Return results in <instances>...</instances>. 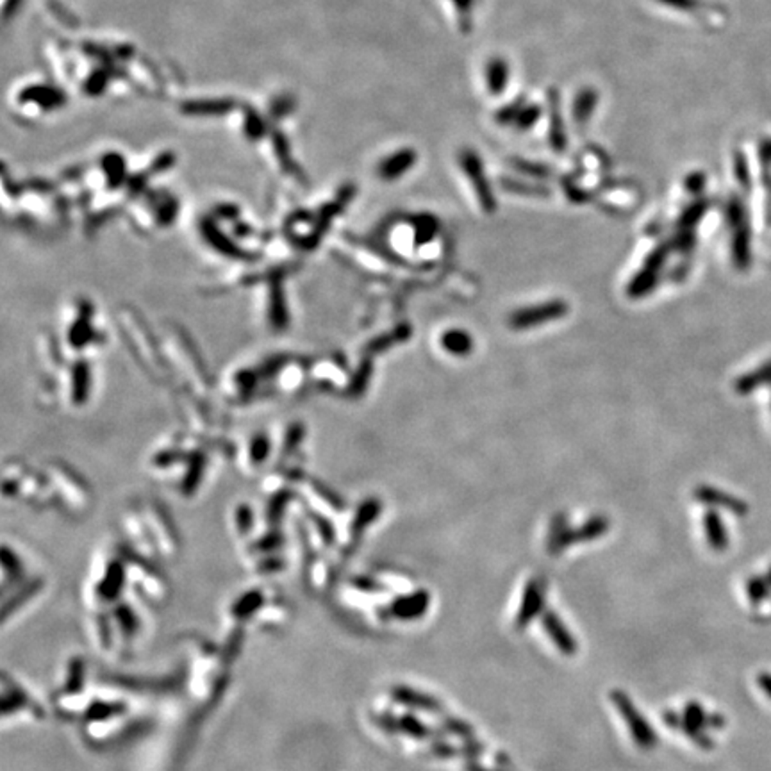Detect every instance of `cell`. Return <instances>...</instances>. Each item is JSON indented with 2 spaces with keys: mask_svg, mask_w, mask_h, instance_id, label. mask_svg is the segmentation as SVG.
<instances>
[{
  "mask_svg": "<svg viewBox=\"0 0 771 771\" xmlns=\"http://www.w3.org/2000/svg\"><path fill=\"white\" fill-rule=\"evenodd\" d=\"M268 450H270V445L268 441H266L263 436H259V438L253 439L252 443V452H250V456H252L253 463H263V461L266 459V456H268Z\"/></svg>",
  "mask_w": 771,
  "mask_h": 771,
  "instance_id": "4316f807",
  "label": "cell"
},
{
  "mask_svg": "<svg viewBox=\"0 0 771 771\" xmlns=\"http://www.w3.org/2000/svg\"><path fill=\"white\" fill-rule=\"evenodd\" d=\"M609 698H611L612 706L618 709V713L621 714L623 721H625L626 728H629L637 748H656L657 743H659V735L656 734L650 721L641 714V710L637 709L632 698H630L625 691H621V689H612V691L609 693Z\"/></svg>",
  "mask_w": 771,
  "mask_h": 771,
  "instance_id": "6da1fadb",
  "label": "cell"
},
{
  "mask_svg": "<svg viewBox=\"0 0 771 771\" xmlns=\"http://www.w3.org/2000/svg\"><path fill=\"white\" fill-rule=\"evenodd\" d=\"M373 721H375L377 727L382 732H386V734H399V716H395L392 710H380V713H377L375 716H373Z\"/></svg>",
  "mask_w": 771,
  "mask_h": 771,
  "instance_id": "603a6c76",
  "label": "cell"
},
{
  "mask_svg": "<svg viewBox=\"0 0 771 771\" xmlns=\"http://www.w3.org/2000/svg\"><path fill=\"white\" fill-rule=\"evenodd\" d=\"M379 513H380V503L375 502V500H368V502L362 503L361 509H359L357 518H355L354 530H362L366 525L375 522Z\"/></svg>",
  "mask_w": 771,
  "mask_h": 771,
  "instance_id": "ffe728a7",
  "label": "cell"
},
{
  "mask_svg": "<svg viewBox=\"0 0 771 771\" xmlns=\"http://www.w3.org/2000/svg\"><path fill=\"white\" fill-rule=\"evenodd\" d=\"M456 2V6L459 8V11L466 13L468 9L471 8V4H473V0H453Z\"/></svg>",
  "mask_w": 771,
  "mask_h": 771,
  "instance_id": "4dcf8cb0",
  "label": "cell"
},
{
  "mask_svg": "<svg viewBox=\"0 0 771 771\" xmlns=\"http://www.w3.org/2000/svg\"><path fill=\"white\" fill-rule=\"evenodd\" d=\"M280 379H283V388L284 389L298 388V384L302 382V368H298V366H293V368L284 369L283 375H280Z\"/></svg>",
  "mask_w": 771,
  "mask_h": 771,
  "instance_id": "484cf974",
  "label": "cell"
},
{
  "mask_svg": "<svg viewBox=\"0 0 771 771\" xmlns=\"http://www.w3.org/2000/svg\"><path fill=\"white\" fill-rule=\"evenodd\" d=\"M429 753L438 757V759H456V757H461V748L445 741V739H439V741H432Z\"/></svg>",
  "mask_w": 771,
  "mask_h": 771,
  "instance_id": "cb8c5ba5",
  "label": "cell"
},
{
  "mask_svg": "<svg viewBox=\"0 0 771 771\" xmlns=\"http://www.w3.org/2000/svg\"><path fill=\"white\" fill-rule=\"evenodd\" d=\"M706 534L710 548H714V550H723V548L727 547V536H725L723 525H721L716 514L709 513L706 516Z\"/></svg>",
  "mask_w": 771,
  "mask_h": 771,
  "instance_id": "9a60e30c",
  "label": "cell"
},
{
  "mask_svg": "<svg viewBox=\"0 0 771 771\" xmlns=\"http://www.w3.org/2000/svg\"><path fill=\"white\" fill-rule=\"evenodd\" d=\"M664 261H666V248H657L656 252H652V256L646 259L645 268L641 270V272L634 277L632 283H630V297H641V295H646L652 290Z\"/></svg>",
  "mask_w": 771,
  "mask_h": 771,
  "instance_id": "52a82bcc",
  "label": "cell"
},
{
  "mask_svg": "<svg viewBox=\"0 0 771 771\" xmlns=\"http://www.w3.org/2000/svg\"><path fill=\"white\" fill-rule=\"evenodd\" d=\"M545 598H547V587H545V580L536 577V579H530L527 582L525 589L522 594V604H520L518 614L514 619V625L516 629L523 630L537 618V616L543 614L545 607Z\"/></svg>",
  "mask_w": 771,
  "mask_h": 771,
  "instance_id": "3957f363",
  "label": "cell"
},
{
  "mask_svg": "<svg viewBox=\"0 0 771 771\" xmlns=\"http://www.w3.org/2000/svg\"><path fill=\"white\" fill-rule=\"evenodd\" d=\"M431 607V593L425 589L413 591L409 594L397 597L392 602L389 609H379V612H388V618H399L404 621L424 618L425 612Z\"/></svg>",
  "mask_w": 771,
  "mask_h": 771,
  "instance_id": "277c9868",
  "label": "cell"
},
{
  "mask_svg": "<svg viewBox=\"0 0 771 771\" xmlns=\"http://www.w3.org/2000/svg\"><path fill=\"white\" fill-rule=\"evenodd\" d=\"M409 735V738L418 739V741H424V739H432V741H439V739H445L446 732L443 728H432L429 725H425L416 714H402L399 718V734Z\"/></svg>",
  "mask_w": 771,
  "mask_h": 771,
  "instance_id": "8fae6325",
  "label": "cell"
},
{
  "mask_svg": "<svg viewBox=\"0 0 771 771\" xmlns=\"http://www.w3.org/2000/svg\"><path fill=\"white\" fill-rule=\"evenodd\" d=\"M757 684H759L760 691L771 700V673H760L757 677Z\"/></svg>",
  "mask_w": 771,
  "mask_h": 771,
  "instance_id": "f1b7e54d",
  "label": "cell"
},
{
  "mask_svg": "<svg viewBox=\"0 0 771 771\" xmlns=\"http://www.w3.org/2000/svg\"><path fill=\"white\" fill-rule=\"evenodd\" d=\"M463 167H464V170H466L468 177L473 181L475 192H477V196H478V200H481L482 207H484L486 211H493V207H495V199H493L491 192H489L488 181H484L482 167H481V163H478L477 156H475L473 152L464 154Z\"/></svg>",
  "mask_w": 771,
  "mask_h": 771,
  "instance_id": "30bf717a",
  "label": "cell"
},
{
  "mask_svg": "<svg viewBox=\"0 0 771 771\" xmlns=\"http://www.w3.org/2000/svg\"><path fill=\"white\" fill-rule=\"evenodd\" d=\"M663 721L671 728V730H678L686 735L688 739H691L698 748L702 750H713L714 741L709 734L706 732V728H698L695 725H689L688 721L682 718V714L675 713V710H664L663 713Z\"/></svg>",
  "mask_w": 771,
  "mask_h": 771,
  "instance_id": "9c48e42d",
  "label": "cell"
},
{
  "mask_svg": "<svg viewBox=\"0 0 771 771\" xmlns=\"http://www.w3.org/2000/svg\"><path fill=\"white\" fill-rule=\"evenodd\" d=\"M464 771H505V770H502V767H500V770H489V767H486L484 764H481L477 759H475V760H468V762L464 764Z\"/></svg>",
  "mask_w": 771,
  "mask_h": 771,
  "instance_id": "f546056e",
  "label": "cell"
},
{
  "mask_svg": "<svg viewBox=\"0 0 771 771\" xmlns=\"http://www.w3.org/2000/svg\"><path fill=\"white\" fill-rule=\"evenodd\" d=\"M52 477H54L56 484H59L56 488H58V491L61 493L66 502L72 503L73 507H84V503L88 502V491L73 475L68 473V470L56 464L52 468Z\"/></svg>",
  "mask_w": 771,
  "mask_h": 771,
  "instance_id": "ba28073f",
  "label": "cell"
},
{
  "mask_svg": "<svg viewBox=\"0 0 771 771\" xmlns=\"http://www.w3.org/2000/svg\"><path fill=\"white\" fill-rule=\"evenodd\" d=\"M568 304L562 300H552L547 304L530 305L523 308L520 311L513 313L509 318V325L516 330H525L530 327L541 325V323L554 322V320L562 318L568 315Z\"/></svg>",
  "mask_w": 771,
  "mask_h": 771,
  "instance_id": "7a4b0ae2",
  "label": "cell"
},
{
  "mask_svg": "<svg viewBox=\"0 0 771 771\" xmlns=\"http://www.w3.org/2000/svg\"><path fill=\"white\" fill-rule=\"evenodd\" d=\"M764 594H766V587H764V584L760 582V580H752V582L748 584V597L753 604H759L764 598Z\"/></svg>",
  "mask_w": 771,
  "mask_h": 771,
  "instance_id": "83f0119b",
  "label": "cell"
},
{
  "mask_svg": "<svg viewBox=\"0 0 771 771\" xmlns=\"http://www.w3.org/2000/svg\"><path fill=\"white\" fill-rule=\"evenodd\" d=\"M416 161V154H413L411 150H402V152H397L395 156H392L389 159L382 161V164L379 167L380 175L384 179H397L404 174L406 170H409L411 167Z\"/></svg>",
  "mask_w": 771,
  "mask_h": 771,
  "instance_id": "5bb4252c",
  "label": "cell"
},
{
  "mask_svg": "<svg viewBox=\"0 0 771 771\" xmlns=\"http://www.w3.org/2000/svg\"><path fill=\"white\" fill-rule=\"evenodd\" d=\"M541 625H543V630L547 632V636L550 637L552 643H554L559 652L568 657L575 656L577 650H579L577 637L570 632V629L566 626V623L562 621L557 612L552 611V609H545L543 614H541Z\"/></svg>",
  "mask_w": 771,
  "mask_h": 771,
  "instance_id": "5b68a950",
  "label": "cell"
},
{
  "mask_svg": "<svg viewBox=\"0 0 771 771\" xmlns=\"http://www.w3.org/2000/svg\"><path fill=\"white\" fill-rule=\"evenodd\" d=\"M607 530L609 520L605 518V516H593V518H589L580 527H575V529L570 527V540H572V545L584 543V541H593L605 536Z\"/></svg>",
  "mask_w": 771,
  "mask_h": 771,
  "instance_id": "7c38bea8",
  "label": "cell"
},
{
  "mask_svg": "<svg viewBox=\"0 0 771 771\" xmlns=\"http://www.w3.org/2000/svg\"><path fill=\"white\" fill-rule=\"evenodd\" d=\"M507 77H509V70H507L505 61H502V59H495V61L489 63L488 86H489V90H491V93H502L503 88H505Z\"/></svg>",
  "mask_w": 771,
  "mask_h": 771,
  "instance_id": "2e32d148",
  "label": "cell"
},
{
  "mask_svg": "<svg viewBox=\"0 0 771 771\" xmlns=\"http://www.w3.org/2000/svg\"><path fill=\"white\" fill-rule=\"evenodd\" d=\"M389 696L395 703H400V706H406L414 710H425V713L431 714H439L443 710L441 700L429 695V693L407 688V686H393L389 689Z\"/></svg>",
  "mask_w": 771,
  "mask_h": 771,
  "instance_id": "8992f818",
  "label": "cell"
},
{
  "mask_svg": "<svg viewBox=\"0 0 771 771\" xmlns=\"http://www.w3.org/2000/svg\"><path fill=\"white\" fill-rule=\"evenodd\" d=\"M441 728L446 732V734L457 735V738H461L463 741L464 739L475 738V728L471 727L468 721L461 720V718H456V716H449V714H443Z\"/></svg>",
  "mask_w": 771,
  "mask_h": 771,
  "instance_id": "e0dca14e",
  "label": "cell"
},
{
  "mask_svg": "<svg viewBox=\"0 0 771 771\" xmlns=\"http://www.w3.org/2000/svg\"><path fill=\"white\" fill-rule=\"evenodd\" d=\"M594 104H597V95H594V91H591V90L582 91V93H580L579 97H577V102H575V120H577V122H579V123L587 122V118H589L591 112H593Z\"/></svg>",
  "mask_w": 771,
  "mask_h": 771,
  "instance_id": "d6986e66",
  "label": "cell"
},
{
  "mask_svg": "<svg viewBox=\"0 0 771 771\" xmlns=\"http://www.w3.org/2000/svg\"><path fill=\"white\" fill-rule=\"evenodd\" d=\"M459 748H461V757H464L466 760H475L477 757L482 755V752H484V745H482L481 741H477L475 738L464 739V743L459 746Z\"/></svg>",
  "mask_w": 771,
  "mask_h": 771,
  "instance_id": "d4e9b609",
  "label": "cell"
},
{
  "mask_svg": "<svg viewBox=\"0 0 771 771\" xmlns=\"http://www.w3.org/2000/svg\"><path fill=\"white\" fill-rule=\"evenodd\" d=\"M682 718H684L689 725H695V727L698 728H709L710 714L703 709L702 703L695 702V700L686 703L684 709H682Z\"/></svg>",
  "mask_w": 771,
  "mask_h": 771,
  "instance_id": "ac0fdd59",
  "label": "cell"
},
{
  "mask_svg": "<svg viewBox=\"0 0 771 771\" xmlns=\"http://www.w3.org/2000/svg\"><path fill=\"white\" fill-rule=\"evenodd\" d=\"M313 375H315L318 380H322V382H329V384L340 382V368L330 361L318 362L316 368H313Z\"/></svg>",
  "mask_w": 771,
  "mask_h": 771,
  "instance_id": "7402d4cb",
  "label": "cell"
},
{
  "mask_svg": "<svg viewBox=\"0 0 771 771\" xmlns=\"http://www.w3.org/2000/svg\"><path fill=\"white\" fill-rule=\"evenodd\" d=\"M438 232V221L432 216H420L416 220V241L420 245L431 241L434 234Z\"/></svg>",
  "mask_w": 771,
  "mask_h": 771,
  "instance_id": "44dd1931",
  "label": "cell"
},
{
  "mask_svg": "<svg viewBox=\"0 0 771 771\" xmlns=\"http://www.w3.org/2000/svg\"><path fill=\"white\" fill-rule=\"evenodd\" d=\"M441 347L445 348L449 354L457 355V357H464V355H468L473 350V337H471L466 330H446L441 336Z\"/></svg>",
  "mask_w": 771,
  "mask_h": 771,
  "instance_id": "4fadbf2b",
  "label": "cell"
}]
</instances>
